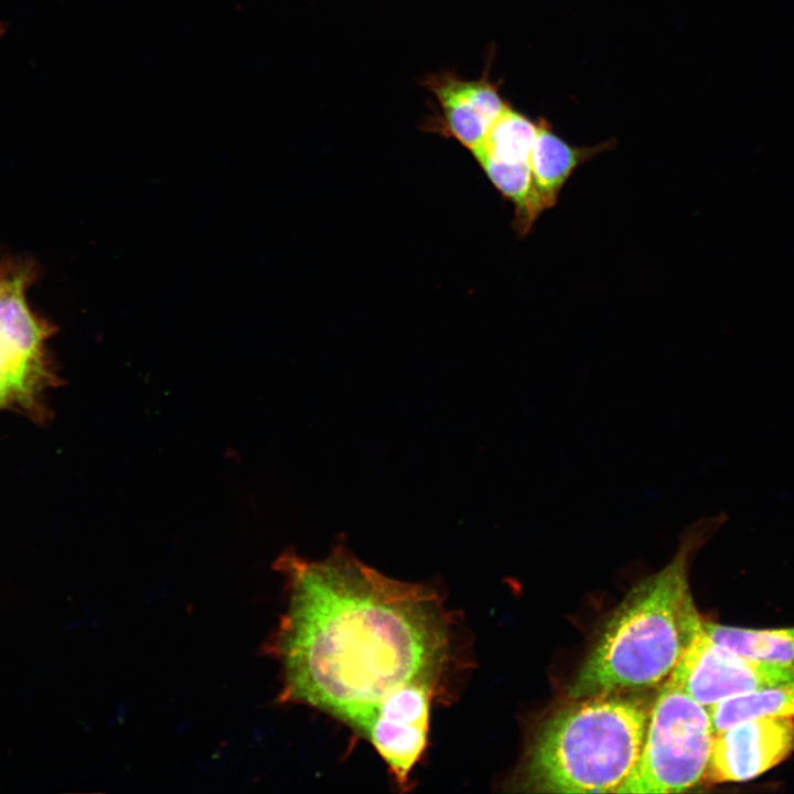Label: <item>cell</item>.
Returning a JSON list of instances; mask_svg holds the SVG:
<instances>
[{"instance_id": "cell-9", "label": "cell", "mask_w": 794, "mask_h": 794, "mask_svg": "<svg viewBox=\"0 0 794 794\" xmlns=\"http://www.w3.org/2000/svg\"><path fill=\"white\" fill-rule=\"evenodd\" d=\"M479 79L469 81L454 72L426 75L421 84L436 98L439 112L427 126L451 137L470 151L484 141L492 125L511 107L489 77V68Z\"/></svg>"}, {"instance_id": "cell-13", "label": "cell", "mask_w": 794, "mask_h": 794, "mask_svg": "<svg viewBox=\"0 0 794 794\" xmlns=\"http://www.w3.org/2000/svg\"><path fill=\"white\" fill-rule=\"evenodd\" d=\"M478 162L494 186L514 204V228L519 235H526L543 212L537 201L530 162H506L486 158L479 159Z\"/></svg>"}, {"instance_id": "cell-15", "label": "cell", "mask_w": 794, "mask_h": 794, "mask_svg": "<svg viewBox=\"0 0 794 794\" xmlns=\"http://www.w3.org/2000/svg\"><path fill=\"white\" fill-rule=\"evenodd\" d=\"M7 30H8L7 24H4L3 22H0V39L4 35Z\"/></svg>"}, {"instance_id": "cell-2", "label": "cell", "mask_w": 794, "mask_h": 794, "mask_svg": "<svg viewBox=\"0 0 794 794\" xmlns=\"http://www.w3.org/2000/svg\"><path fill=\"white\" fill-rule=\"evenodd\" d=\"M726 521L719 513L691 523L673 559L629 591L569 686L570 697L645 689L669 677L704 630L689 589V558Z\"/></svg>"}, {"instance_id": "cell-6", "label": "cell", "mask_w": 794, "mask_h": 794, "mask_svg": "<svg viewBox=\"0 0 794 794\" xmlns=\"http://www.w3.org/2000/svg\"><path fill=\"white\" fill-rule=\"evenodd\" d=\"M447 698L433 684L410 683L384 697L352 729L377 751L400 792L412 788V772L427 750L432 704Z\"/></svg>"}, {"instance_id": "cell-3", "label": "cell", "mask_w": 794, "mask_h": 794, "mask_svg": "<svg viewBox=\"0 0 794 794\" xmlns=\"http://www.w3.org/2000/svg\"><path fill=\"white\" fill-rule=\"evenodd\" d=\"M645 702L621 693L580 698L536 733L521 785L539 793H615L642 749Z\"/></svg>"}, {"instance_id": "cell-4", "label": "cell", "mask_w": 794, "mask_h": 794, "mask_svg": "<svg viewBox=\"0 0 794 794\" xmlns=\"http://www.w3.org/2000/svg\"><path fill=\"white\" fill-rule=\"evenodd\" d=\"M713 734L708 709L667 680L650 711L640 755L615 793L688 791L705 777Z\"/></svg>"}, {"instance_id": "cell-14", "label": "cell", "mask_w": 794, "mask_h": 794, "mask_svg": "<svg viewBox=\"0 0 794 794\" xmlns=\"http://www.w3.org/2000/svg\"><path fill=\"white\" fill-rule=\"evenodd\" d=\"M539 120L534 121L509 107L491 127L482 144L473 151L476 160L529 161Z\"/></svg>"}, {"instance_id": "cell-5", "label": "cell", "mask_w": 794, "mask_h": 794, "mask_svg": "<svg viewBox=\"0 0 794 794\" xmlns=\"http://www.w3.org/2000/svg\"><path fill=\"white\" fill-rule=\"evenodd\" d=\"M31 266L0 257V407L28 406L51 379L45 343L52 328L26 300Z\"/></svg>"}, {"instance_id": "cell-7", "label": "cell", "mask_w": 794, "mask_h": 794, "mask_svg": "<svg viewBox=\"0 0 794 794\" xmlns=\"http://www.w3.org/2000/svg\"><path fill=\"white\" fill-rule=\"evenodd\" d=\"M793 678V664L769 663L740 655L715 642L702 630L668 680L708 708L721 700Z\"/></svg>"}, {"instance_id": "cell-8", "label": "cell", "mask_w": 794, "mask_h": 794, "mask_svg": "<svg viewBox=\"0 0 794 794\" xmlns=\"http://www.w3.org/2000/svg\"><path fill=\"white\" fill-rule=\"evenodd\" d=\"M794 751V718L763 716L715 732L704 780L742 782L769 771Z\"/></svg>"}, {"instance_id": "cell-11", "label": "cell", "mask_w": 794, "mask_h": 794, "mask_svg": "<svg viewBox=\"0 0 794 794\" xmlns=\"http://www.w3.org/2000/svg\"><path fill=\"white\" fill-rule=\"evenodd\" d=\"M707 709L713 732L763 716L794 718V678L721 700Z\"/></svg>"}, {"instance_id": "cell-12", "label": "cell", "mask_w": 794, "mask_h": 794, "mask_svg": "<svg viewBox=\"0 0 794 794\" xmlns=\"http://www.w3.org/2000/svg\"><path fill=\"white\" fill-rule=\"evenodd\" d=\"M704 630L715 642L740 655L794 665V626L755 630L704 621Z\"/></svg>"}, {"instance_id": "cell-10", "label": "cell", "mask_w": 794, "mask_h": 794, "mask_svg": "<svg viewBox=\"0 0 794 794\" xmlns=\"http://www.w3.org/2000/svg\"><path fill=\"white\" fill-rule=\"evenodd\" d=\"M612 144L613 141H605L593 147L572 146L556 135L546 120L539 119L529 162L540 210L555 206L573 171Z\"/></svg>"}, {"instance_id": "cell-1", "label": "cell", "mask_w": 794, "mask_h": 794, "mask_svg": "<svg viewBox=\"0 0 794 794\" xmlns=\"http://www.w3.org/2000/svg\"><path fill=\"white\" fill-rule=\"evenodd\" d=\"M285 609L264 653L279 665L278 702L315 708L353 729L384 697L430 683L448 697L461 664L458 620L431 586L390 578L339 541L323 559L288 548Z\"/></svg>"}]
</instances>
